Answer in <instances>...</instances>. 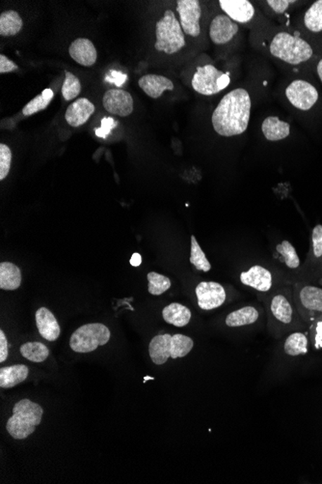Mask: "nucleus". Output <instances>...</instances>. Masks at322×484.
I'll use <instances>...</instances> for the list:
<instances>
[{"label":"nucleus","instance_id":"7c9ffc66","mask_svg":"<svg viewBox=\"0 0 322 484\" xmlns=\"http://www.w3.org/2000/svg\"><path fill=\"white\" fill-rule=\"evenodd\" d=\"M191 263L193 264L197 270L202 271L207 273L212 269V265L209 260H207L206 254L202 251L201 247L194 235L191 236Z\"/></svg>","mask_w":322,"mask_h":484},{"label":"nucleus","instance_id":"2eb2a0df","mask_svg":"<svg viewBox=\"0 0 322 484\" xmlns=\"http://www.w3.org/2000/svg\"><path fill=\"white\" fill-rule=\"evenodd\" d=\"M103 108L109 113L121 117L131 116L134 111V99L123 89H109L103 99Z\"/></svg>","mask_w":322,"mask_h":484},{"label":"nucleus","instance_id":"4468645a","mask_svg":"<svg viewBox=\"0 0 322 484\" xmlns=\"http://www.w3.org/2000/svg\"><path fill=\"white\" fill-rule=\"evenodd\" d=\"M195 292H196L199 308L204 311H212V309L219 308L225 303L227 298L224 287L220 283L215 282L200 283Z\"/></svg>","mask_w":322,"mask_h":484},{"label":"nucleus","instance_id":"0eeeda50","mask_svg":"<svg viewBox=\"0 0 322 484\" xmlns=\"http://www.w3.org/2000/svg\"><path fill=\"white\" fill-rule=\"evenodd\" d=\"M110 330L101 323L83 325L70 340V346L77 353H90L98 346L105 345L110 340Z\"/></svg>","mask_w":322,"mask_h":484},{"label":"nucleus","instance_id":"c9c22d12","mask_svg":"<svg viewBox=\"0 0 322 484\" xmlns=\"http://www.w3.org/2000/svg\"><path fill=\"white\" fill-rule=\"evenodd\" d=\"M309 338L313 347L316 350H322V316L309 323Z\"/></svg>","mask_w":322,"mask_h":484},{"label":"nucleus","instance_id":"7ed1b4c3","mask_svg":"<svg viewBox=\"0 0 322 484\" xmlns=\"http://www.w3.org/2000/svg\"><path fill=\"white\" fill-rule=\"evenodd\" d=\"M44 410L37 403L22 399L15 403L13 416L7 421L8 433L15 440L27 439L41 423Z\"/></svg>","mask_w":322,"mask_h":484},{"label":"nucleus","instance_id":"ea45409f","mask_svg":"<svg viewBox=\"0 0 322 484\" xmlns=\"http://www.w3.org/2000/svg\"><path fill=\"white\" fill-rule=\"evenodd\" d=\"M114 124H115V121H114V119L111 118V117L103 118V120L101 121V128L96 130V135H97L98 137L105 139L106 135H108L109 132H110L111 129L113 128Z\"/></svg>","mask_w":322,"mask_h":484},{"label":"nucleus","instance_id":"423d86ee","mask_svg":"<svg viewBox=\"0 0 322 484\" xmlns=\"http://www.w3.org/2000/svg\"><path fill=\"white\" fill-rule=\"evenodd\" d=\"M231 83L230 74L220 71L212 64L197 67L191 80L192 88L204 96L217 95Z\"/></svg>","mask_w":322,"mask_h":484},{"label":"nucleus","instance_id":"393cba45","mask_svg":"<svg viewBox=\"0 0 322 484\" xmlns=\"http://www.w3.org/2000/svg\"><path fill=\"white\" fill-rule=\"evenodd\" d=\"M22 285V272L11 262L0 264V288L4 290H17Z\"/></svg>","mask_w":322,"mask_h":484},{"label":"nucleus","instance_id":"c85d7f7f","mask_svg":"<svg viewBox=\"0 0 322 484\" xmlns=\"http://www.w3.org/2000/svg\"><path fill=\"white\" fill-rule=\"evenodd\" d=\"M20 354L33 363L45 361L49 356V348L41 342H27L20 347Z\"/></svg>","mask_w":322,"mask_h":484},{"label":"nucleus","instance_id":"c03bdc74","mask_svg":"<svg viewBox=\"0 0 322 484\" xmlns=\"http://www.w3.org/2000/svg\"><path fill=\"white\" fill-rule=\"evenodd\" d=\"M316 71L322 85V57L318 59V63H316Z\"/></svg>","mask_w":322,"mask_h":484},{"label":"nucleus","instance_id":"f704fd0d","mask_svg":"<svg viewBox=\"0 0 322 484\" xmlns=\"http://www.w3.org/2000/svg\"><path fill=\"white\" fill-rule=\"evenodd\" d=\"M300 1L295 0H269L266 4L275 15H283L292 11L293 8L300 5Z\"/></svg>","mask_w":322,"mask_h":484},{"label":"nucleus","instance_id":"f257e3e1","mask_svg":"<svg viewBox=\"0 0 322 484\" xmlns=\"http://www.w3.org/2000/svg\"><path fill=\"white\" fill-rule=\"evenodd\" d=\"M251 96L244 88H236L219 101L212 116V127L221 137L243 135L251 117Z\"/></svg>","mask_w":322,"mask_h":484},{"label":"nucleus","instance_id":"39448f33","mask_svg":"<svg viewBox=\"0 0 322 484\" xmlns=\"http://www.w3.org/2000/svg\"><path fill=\"white\" fill-rule=\"evenodd\" d=\"M155 49L160 53L173 56L186 45V36L176 14L172 10H166L162 18L155 25Z\"/></svg>","mask_w":322,"mask_h":484},{"label":"nucleus","instance_id":"ddd939ff","mask_svg":"<svg viewBox=\"0 0 322 484\" xmlns=\"http://www.w3.org/2000/svg\"><path fill=\"white\" fill-rule=\"evenodd\" d=\"M240 34V25L231 20L224 13L215 15L210 23V37L214 45H228L235 41Z\"/></svg>","mask_w":322,"mask_h":484},{"label":"nucleus","instance_id":"a19ab883","mask_svg":"<svg viewBox=\"0 0 322 484\" xmlns=\"http://www.w3.org/2000/svg\"><path fill=\"white\" fill-rule=\"evenodd\" d=\"M8 358V342L4 330H0V363H4Z\"/></svg>","mask_w":322,"mask_h":484},{"label":"nucleus","instance_id":"4be33fe9","mask_svg":"<svg viewBox=\"0 0 322 484\" xmlns=\"http://www.w3.org/2000/svg\"><path fill=\"white\" fill-rule=\"evenodd\" d=\"M262 135L269 142H279L290 135V125L279 117L269 116L262 124Z\"/></svg>","mask_w":322,"mask_h":484},{"label":"nucleus","instance_id":"2f4dec72","mask_svg":"<svg viewBox=\"0 0 322 484\" xmlns=\"http://www.w3.org/2000/svg\"><path fill=\"white\" fill-rule=\"evenodd\" d=\"M278 254H281L284 259L285 266L290 269H297L300 266V259L297 252L289 241H283L277 246Z\"/></svg>","mask_w":322,"mask_h":484},{"label":"nucleus","instance_id":"79ce46f5","mask_svg":"<svg viewBox=\"0 0 322 484\" xmlns=\"http://www.w3.org/2000/svg\"><path fill=\"white\" fill-rule=\"evenodd\" d=\"M142 263V256H140L139 254H132L131 259V266L134 267H139L140 265H141Z\"/></svg>","mask_w":322,"mask_h":484},{"label":"nucleus","instance_id":"a878e982","mask_svg":"<svg viewBox=\"0 0 322 484\" xmlns=\"http://www.w3.org/2000/svg\"><path fill=\"white\" fill-rule=\"evenodd\" d=\"M259 316V311L254 306H248L231 312L226 317L225 322L226 325L230 328L248 326L257 322Z\"/></svg>","mask_w":322,"mask_h":484},{"label":"nucleus","instance_id":"412c9836","mask_svg":"<svg viewBox=\"0 0 322 484\" xmlns=\"http://www.w3.org/2000/svg\"><path fill=\"white\" fill-rule=\"evenodd\" d=\"M36 325L41 337L48 342H56L60 335L61 329L53 312L46 308H40L36 312Z\"/></svg>","mask_w":322,"mask_h":484},{"label":"nucleus","instance_id":"5701e85b","mask_svg":"<svg viewBox=\"0 0 322 484\" xmlns=\"http://www.w3.org/2000/svg\"><path fill=\"white\" fill-rule=\"evenodd\" d=\"M30 374V369L25 364H15L0 369V387L10 389L25 382Z\"/></svg>","mask_w":322,"mask_h":484},{"label":"nucleus","instance_id":"dca6fc26","mask_svg":"<svg viewBox=\"0 0 322 484\" xmlns=\"http://www.w3.org/2000/svg\"><path fill=\"white\" fill-rule=\"evenodd\" d=\"M223 13L238 25H248L255 19L257 10L248 0H220Z\"/></svg>","mask_w":322,"mask_h":484},{"label":"nucleus","instance_id":"c756f323","mask_svg":"<svg viewBox=\"0 0 322 484\" xmlns=\"http://www.w3.org/2000/svg\"><path fill=\"white\" fill-rule=\"evenodd\" d=\"M54 97L53 91L45 89L37 97L32 99L25 108H22V114L25 116H31L33 114L44 111L49 106Z\"/></svg>","mask_w":322,"mask_h":484},{"label":"nucleus","instance_id":"a211bd4d","mask_svg":"<svg viewBox=\"0 0 322 484\" xmlns=\"http://www.w3.org/2000/svg\"><path fill=\"white\" fill-rule=\"evenodd\" d=\"M240 282L257 291L267 292L272 287V275L266 268L255 265L247 272L241 273Z\"/></svg>","mask_w":322,"mask_h":484},{"label":"nucleus","instance_id":"6e6552de","mask_svg":"<svg viewBox=\"0 0 322 484\" xmlns=\"http://www.w3.org/2000/svg\"><path fill=\"white\" fill-rule=\"evenodd\" d=\"M293 299L300 316L311 323L322 316V288L315 285H295Z\"/></svg>","mask_w":322,"mask_h":484},{"label":"nucleus","instance_id":"20e7f679","mask_svg":"<svg viewBox=\"0 0 322 484\" xmlns=\"http://www.w3.org/2000/svg\"><path fill=\"white\" fill-rule=\"evenodd\" d=\"M194 342L191 337L181 334L158 335L153 337L149 345L150 358L153 363L162 366L168 359L183 358L188 355L193 348Z\"/></svg>","mask_w":322,"mask_h":484},{"label":"nucleus","instance_id":"37998d69","mask_svg":"<svg viewBox=\"0 0 322 484\" xmlns=\"http://www.w3.org/2000/svg\"><path fill=\"white\" fill-rule=\"evenodd\" d=\"M111 75H112L113 79H114V82L116 83L117 85L119 87V82L118 80H120L121 85H123L124 82V80H126V75L120 74V73L118 72H111Z\"/></svg>","mask_w":322,"mask_h":484},{"label":"nucleus","instance_id":"f3484780","mask_svg":"<svg viewBox=\"0 0 322 484\" xmlns=\"http://www.w3.org/2000/svg\"><path fill=\"white\" fill-rule=\"evenodd\" d=\"M94 113V104L86 98H79L67 106L65 119L70 126L77 128L86 123Z\"/></svg>","mask_w":322,"mask_h":484},{"label":"nucleus","instance_id":"72a5a7b5","mask_svg":"<svg viewBox=\"0 0 322 484\" xmlns=\"http://www.w3.org/2000/svg\"><path fill=\"white\" fill-rule=\"evenodd\" d=\"M63 87H62V95L65 100L72 101L77 98L82 92V83L74 74L70 72H65Z\"/></svg>","mask_w":322,"mask_h":484},{"label":"nucleus","instance_id":"cd10ccee","mask_svg":"<svg viewBox=\"0 0 322 484\" xmlns=\"http://www.w3.org/2000/svg\"><path fill=\"white\" fill-rule=\"evenodd\" d=\"M23 22L19 13L14 10L1 13L0 15V35L14 36L22 30Z\"/></svg>","mask_w":322,"mask_h":484},{"label":"nucleus","instance_id":"4c0bfd02","mask_svg":"<svg viewBox=\"0 0 322 484\" xmlns=\"http://www.w3.org/2000/svg\"><path fill=\"white\" fill-rule=\"evenodd\" d=\"M311 252L314 257H322V225H316L311 232Z\"/></svg>","mask_w":322,"mask_h":484},{"label":"nucleus","instance_id":"9d476101","mask_svg":"<svg viewBox=\"0 0 322 484\" xmlns=\"http://www.w3.org/2000/svg\"><path fill=\"white\" fill-rule=\"evenodd\" d=\"M300 33L314 48L322 44V0H316L301 15Z\"/></svg>","mask_w":322,"mask_h":484},{"label":"nucleus","instance_id":"f03ea898","mask_svg":"<svg viewBox=\"0 0 322 484\" xmlns=\"http://www.w3.org/2000/svg\"><path fill=\"white\" fill-rule=\"evenodd\" d=\"M269 54L292 67L305 66L318 57L316 49L300 32L280 30L269 41Z\"/></svg>","mask_w":322,"mask_h":484},{"label":"nucleus","instance_id":"a18cd8bd","mask_svg":"<svg viewBox=\"0 0 322 484\" xmlns=\"http://www.w3.org/2000/svg\"><path fill=\"white\" fill-rule=\"evenodd\" d=\"M147 380H154L153 377H146V378L144 379V383H146Z\"/></svg>","mask_w":322,"mask_h":484},{"label":"nucleus","instance_id":"e433bc0d","mask_svg":"<svg viewBox=\"0 0 322 484\" xmlns=\"http://www.w3.org/2000/svg\"><path fill=\"white\" fill-rule=\"evenodd\" d=\"M12 152L6 144H0V180H4L10 173Z\"/></svg>","mask_w":322,"mask_h":484},{"label":"nucleus","instance_id":"bb28decb","mask_svg":"<svg viewBox=\"0 0 322 484\" xmlns=\"http://www.w3.org/2000/svg\"><path fill=\"white\" fill-rule=\"evenodd\" d=\"M310 338L301 332H295L287 337L284 343V352L290 356L306 355L308 353Z\"/></svg>","mask_w":322,"mask_h":484},{"label":"nucleus","instance_id":"58836bf2","mask_svg":"<svg viewBox=\"0 0 322 484\" xmlns=\"http://www.w3.org/2000/svg\"><path fill=\"white\" fill-rule=\"evenodd\" d=\"M18 69H19V66H18L15 62L10 61V59L4 56V54L0 56V74H6V73L17 71Z\"/></svg>","mask_w":322,"mask_h":484},{"label":"nucleus","instance_id":"473e14b6","mask_svg":"<svg viewBox=\"0 0 322 484\" xmlns=\"http://www.w3.org/2000/svg\"><path fill=\"white\" fill-rule=\"evenodd\" d=\"M148 280H149V290L150 294L154 296H160L166 291L170 290L171 280L165 275L158 274V273L150 272L147 275Z\"/></svg>","mask_w":322,"mask_h":484},{"label":"nucleus","instance_id":"aec40b11","mask_svg":"<svg viewBox=\"0 0 322 484\" xmlns=\"http://www.w3.org/2000/svg\"><path fill=\"white\" fill-rule=\"evenodd\" d=\"M139 85L149 97L153 99L160 98L165 91H173L175 87L172 80L168 77L154 74L143 75L139 80Z\"/></svg>","mask_w":322,"mask_h":484},{"label":"nucleus","instance_id":"b1692460","mask_svg":"<svg viewBox=\"0 0 322 484\" xmlns=\"http://www.w3.org/2000/svg\"><path fill=\"white\" fill-rule=\"evenodd\" d=\"M162 317L168 324L176 328H183L191 322V311L183 304L172 303L163 309Z\"/></svg>","mask_w":322,"mask_h":484},{"label":"nucleus","instance_id":"f8f14e48","mask_svg":"<svg viewBox=\"0 0 322 484\" xmlns=\"http://www.w3.org/2000/svg\"><path fill=\"white\" fill-rule=\"evenodd\" d=\"M176 4V11L184 35L198 37L201 34V4L198 0H178Z\"/></svg>","mask_w":322,"mask_h":484},{"label":"nucleus","instance_id":"9b49d317","mask_svg":"<svg viewBox=\"0 0 322 484\" xmlns=\"http://www.w3.org/2000/svg\"><path fill=\"white\" fill-rule=\"evenodd\" d=\"M269 314L270 318L273 320L278 326L285 328L292 326L300 316L295 299L285 292L274 294L270 299Z\"/></svg>","mask_w":322,"mask_h":484},{"label":"nucleus","instance_id":"6ab92c4d","mask_svg":"<svg viewBox=\"0 0 322 484\" xmlns=\"http://www.w3.org/2000/svg\"><path fill=\"white\" fill-rule=\"evenodd\" d=\"M69 54L75 62L82 66L91 67L97 61V49L94 44L86 38H79L72 42Z\"/></svg>","mask_w":322,"mask_h":484},{"label":"nucleus","instance_id":"1a4fd4ad","mask_svg":"<svg viewBox=\"0 0 322 484\" xmlns=\"http://www.w3.org/2000/svg\"><path fill=\"white\" fill-rule=\"evenodd\" d=\"M285 96L290 106L300 111L315 108L319 100L318 88L307 80H292L285 89Z\"/></svg>","mask_w":322,"mask_h":484}]
</instances>
